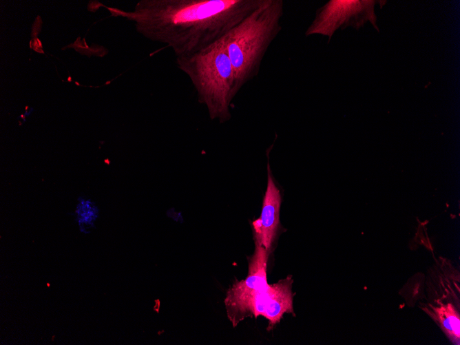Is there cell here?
Here are the masks:
<instances>
[{
	"label": "cell",
	"instance_id": "obj_1",
	"mask_svg": "<svg viewBox=\"0 0 460 345\" xmlns=\"http://www.w3.org/2000/svg\"><path fill=\"white\" fill-rule=\"evenodd\" d=\"M263 0H146L133 12L107 7L112 16L136 23L147 38L176 55L196 53L222 39Z\"/></svg>",
	"mask_w": 460,
	"mask_h": 345
},
{
	"label": "cell",
	"instance_id": "obj_2",
	"mask_svg": "<svg viewBox=\"0 0 460 345\" xmlns=\"http://www.w3.org/2000/svg\"><path fill=\"white\" fill-rule=\"evenodd\" d=\"M283 12L282 0H263L223 36L234 72L236 95L258 74L265 54L282 30Z\"/></svg>",
	"mask_w": 460,
	"mask_h": 345
},
{
	"label": "cell",
	"instance_id": "obj_3",
	"mask_svg": "<svg viewBox=\"0 0 460 345\" xmlns=\"http://www.w3.org/2000/svg\"><path fill=\"white\" fill-rule=\"evenodd\" d=\"M176 63L192 83L200 103L211 120L231 118L235 76L223 37L191 55L176 57Z\"/></svg>",
	"mask_w": 460,
	"mask_h": 345
},
{
	"label": "cell",
	"instance_id": "obj_4",
	"mask_svg": "<svg viewBox=\"0 0 460 345\" xmlns=\"http://www.w3.org/2000/svg\"><path fill=\"white\" fill-rule=\"evenodd\" d=\"M255 251L249 260L247 276L236 282L224 299L227 316L233 326L248 317L256 299L268 288L266 266L269 252L255 242Z\"/></svg>",
	"mask_w": 460,
	"mask_h": 345
},
{
	"label": "cell",
	"instance_id": "obj_5",
	"mask_svg": "<svg viewBox=\"0 0 460 345\" xmlns=\"http://www.w3.org/2000/svg\"><path fill=\"white\" fill-rule=\"evenodd\" d=\"M375 1L354 0H331L316 12L315 18L307 28L305 35L315 34L327 36L331 39L339 28L348 26L358 28L370 19L375 25L373 12Z\"/></svg>",
	"mask_w": 460,
	"mask_h": 345
},
{
	"label": "cell",
	"instance_id": "obj_6",
	"mask_svg": "<svg viewBox=\"0 0 460 345\" xmlns=\"http://www.w3.org/2000/svg\"><path fill=\"white\" fill-rule=\"evenodd\" d=\"M282 202L280 189L267 164V185L263 197L260 216L252 222L255 242L270 251L278 236Z\"/></svg>",
	"mask_w": 460,
	"mask_h": 345
},
{
	"label": "cell",
	"instance_id": "obj_7",
	"mask_svg": "<svg viewBox=\"0 0 460 345\" xmlns=\"http://www.w3.org/2000/svg\"><path fill=\"white\" fill-rule=\"evenodd\" d=\"M293 280L291 275L269 285L262 316L269 320L267 330L279 323L284 314L293 313Z\"/></svg>",
	"mask_w": 460,
	"mask_h": 345
},
{
	"label": "cell",
	"instance_id": "obj_8",
	"mask_svg": "<svg viewBox=\"0 0 460 345\" xmlns=\"http://www.w3.org/2000/svg\"><path fill=\"white\" fill-rule=\"evenodd\" d=\"M75 215L80 231L89 233L98 218V208L92 200L80 196L76 206Z\"/></svg>",
	"mask_w": 460,
	"mask_h": 345
},
{
	"label": "cell",
	"instance_id": "obj_9",
	"mask_svg": "<svg viewBox=\"0 0 460 345\" xmlns=\"http://www.w3.org/2000/svg\"><path fill=\"white\" fill-rule=\"evenodd\" d=\"M434 310L445 331L452 337L459 339L460 336V320L452 304H442L438 308H435Z\"/></svg>",
	"mask_w": 460,
	"mask_h": 345
},
{
	"label": "cell",
	"instance_id": "obj_10",
	"mask_svg": "<svg viewBox=\"0 0 460 345\" xmlns=\"http://www.w3.org/2000/svg\"><path fill=\"white\" fill-rule=\"evenodd\" d=\"M32 45H33V46H34V47H33V49H34L35 47H37V48H41L42 47V44H41L40 40H39L38 38H36V39L34 40V41H33V44H32ZM38 51H39V49H38Z\"/></svg>",
	"mask_w": 460,
	"mask_h": 345
},
{
	"label": "cell",
	"instance_id": "obj_11",
	"mask_svg": "<svg viewBox=\"0 0 460 345\" xmlns=\"http://www.w3.org/2000/svg\"><path fill=\"white\" fill-rule=\"evenodd\" d=\"M72 81V80H71V77H69V78H68V81Z\"/></svg>",
	"mask_w": 460,
	"mask_h": 345
}]
</instances>
